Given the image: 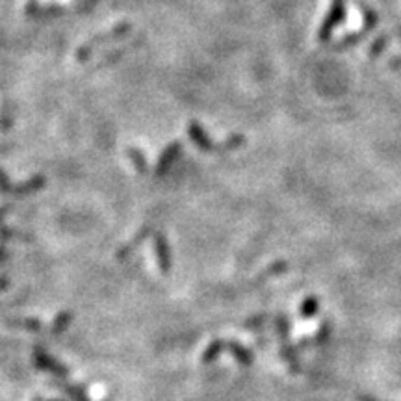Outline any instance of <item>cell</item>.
<instances>
[{
	"instance_id": "4",
	"label": "cell",
	"mask_w": 401,
	"mask_h": 401,
	"mask_svg": "<svg viewBox=\"0 0 401 401\" xmlns=\"http://www.w3.org/2000/svg\"><path fill=\"white\" fill-rule=\"evenodd\" d=\"M320 312V299L316 298V296H307V298L301 301L299 305V314L305 320H310V318H314Z\"/></svg>"
},
{
	"instance_id": "5",
	"label": "cell",
	"mask_w": 401,
	"mask_h": 401,
	"mask_svg": "<svg viewBox=\"0 0 401 401\" xmlns=\"http://www.w3.org/2000/svg\"><path fill=\"white\" fill-rule=\"evenodd\" d=\"M223 349H225V342L214 340L210 346H208V349L205 351V358H203V360H205V363H212V360H216V358L223 353Z\"/></svg>"
},
{
	"instance_id": "6",
	"label": "cell",
	"mask_w": 401,
	"mask_h": 401,
	"mask_svg": "<svg viewBox=\"0 0 401 401\" xmlns=\"http://www.w3.org/2000/svg\"><path fill=\"white\" fill-rule=\"evenodd\" d=\"M386 43H388V36H381V38H377L372 43V47H370V56H379L381 52H383V49L386 47Z\"/></svg>"
},
{
	"instance_id": "3",
	"label": "cell",
	"mask_w": 401,
	"mask_h": 401,
	"mask_svg": "<svg viewBox=\"0 0 401 401\" xmlns=\"http://www.w3.org/2000/svg\"><path fill=\"white\" fill-rule=\"evenodd\" d=\"M225 349H228V351H231V355H233V357L236 358L240 364H244V366H251V364H253V360H255L253 353H251L245 346H242L240 342L228 340L227 344H225Z\"/></svg>"
},
{
	"instance_id": "2",
	"label": "cell",
	"mask_w": 401,
	"mask_h": 401,
	"mask_svg": "<svg viewBox=\"0 0 401 401\" xmlns=\"http://www.w3.org/2000/svg\"><path fill=\"white\" fill-rule=\"evenodd\" d=\"M281 355L282 360L288 364V368L292 370V374H299V357H298V349L290 342V336H281Z\"/></svg>"
},
{
	"instance_id": "8",
	"label": "cell",
	"mask_w": 401,
	"mask_h": 401,
	"mask_svg": "<svg viewBox=\"0 0 401 401\" xmlns=\"http://www.w3.org/2000/svg\"><path fill=\"white\" fill-rule=\"evenodd\" d=\"M391 67H401V56H394V58H392Z\"/></svg>"
},
{
	"instance_id": "1",
	"label": "cell",
	"mask_w": 401,
	"mask_h": 401,
	"mask_svg": "<svg viewBox=\"0 0 401 401\" xmlns=\"http://www.w3.org/2000/svg\"><path fill=\"white\" fill-rule=\"evenodd\" d=\"M344 17H346V0H333L331 8L327 11L326 19L321 22L320 32H318V41L323 43L331 38L333 30L344 21Z\"/></svg>"
},
{
	"instance_id": "7",
	"label": "cell",
	"mask_w": 401,
	"mask_h": 401,
	"mask_svg": "<svg viewBox=\"0 0 401 401\" xmlns=\"http://www.w3.org/2000/svg\"><path fill=\"white\" fill-rule=\"evenodd\" d=\"M329 333H331V323L329 321H323L320 327V331H318V335H316L314 342H318V344H321V342H327V336H329Z\"/></svg>"
},
{
	"instance_id": "10",
	"label": "cell",
	"mask_w": 401,
	"mask_h": 401,
	"mask_svg": "<svg viewBox=\"0 0 401 401\" xmlns=\"http://www.w3.org/2000/svg\"><path fill=\"white\" fill-rule=\"evenodd\" d=\"M396 34L400 36V39H401V28H396Z\"/></svg>"
},
{
	"instance_id": "9",
	"label": "cell",
	"mask_w": 401,
	"mask_h": 401,
	"mask_svg": "<svg viewBox=\"0 0 401 401\" xmlns=\"http://www.w3.org/2000/svg\"><path fill=\"white\" fill-rule=\"evenodd\" d=\"M357 401H381V400H377V398H372V396H357Z\"/></svg>"
}]
</instances>
